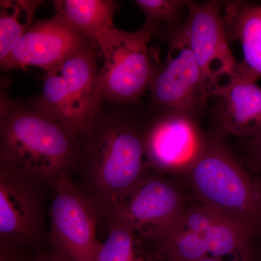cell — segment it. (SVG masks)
Returning a JSON list of instances; mask_svg holds the SVG:
<instances>
[{"label":"cell","mask_w":261,"mask_h":261,"mask_svg":"<svg viewBox=\"0 0 261 261\" xmlns=\"http://www.w3.org/2000/svg\"><path fill=\"white\" fill-rule=\"evenodd\" d=\"M152 117L140 102H103L94 121L80 136L73 173L80 177L79 187L95 206L99 217L150 172L145 142Z\"/></svg>","instance_id":"6da1fadb"},{"label":"cell","mask_w":261,"mask_h":261,"mask_svg":"<svg viewBox=\"0 0 261 261\" xmlns=\"http://www.w3.org/2000/svg\"><path fill=\"white\" fill-rule=\"evenodd\" d=\"M80 145L74 130L44 114L30 100L13 99L2 89L0 165L51 187L62 177H71Z\"/></svg>","instance_id":"7a4b0ae2"},{"label":"cell","mask_w":261,"mask_h":261,"mask_svg":"<svg viewBox=\"0 0 261 261\" xmlns=\"http://www.w3.org/2000/svg\"><path fill=\"white\" fill-rule=\"evenodd\" d=\"M182 176L197 202L238 224L252 238L261 233V180L247 171L224 137L207 135L200 157Z\"/></svg>","instance_id":"3957f363"},{"label":"cell","mask_w":261,"mask_h":261,"mask_svg":"<svg viewBox=\"0 0 261 261\" xmlns=\"http://www.w3.org/2000/svg\"><path fill=\"white\" fill-rule=\"evenodd\" d=\"M99 48L81 51L46 72L42 92L30 99L44 114L82 135L103 101L99 87Z\"/></svg>","instance_id":"277c9868"},{"label":"cell","mask_w":261,"mask_h":261,"mask_svg":"<svg viewBox=\"0 0 261 261\" xmlns=\"http://www.w3.org/2000/svg\"><path fill=\"white\" fill-rule=\"evenodd\" d=\"M153 29L144 23L139 30L115 29L98 44L103 58L99 87L103 102L118 105L140 102L149 90L159 62L149 47Z\"/></svg>","instance_id":"5b68a950"},{"label":"cell","mask_w":261,"mask_h":261,"mask_svg":"<svg viewBox=\"0 0 261 261\" xmlns=\"http://www.w3.org/2000/svg\"><path fill=\"white\" fill-rule=\"evenodd\" d=\"M168 42L167 57L156 66L149 85V112L155 116L187 113L197 116L207 107L211 91L190 47L185 27Z\"/></svg>","instance_id":"8992f818"},{"label":"cell","mask_w":261,"mask_h":261,"mask_svg":"<svg viewBox=\"0 0 261 261\" xmlns=\"http://www.w3.org/2000/svg\"><path fill=\"white\" fill-rule=\"evenodd\" d=\"M187 207L185 195L174 182L150 171L99 219L121 220L146 241L158 245L179 224Z\"/></svg>","instance_id":"52a82bcc"},{"label":"cell","mask_w":261,"mask_h":261,"mask_svg":"<svg viewBox=\"0 0 261 261\" xmlns=\"http://www.w3.org/2000/svg\"><path fill=\"white\" fill-rule=\"evenodd\" d=\"M51 187V250L73 261H96L101 242L95 206L71 177H62Z\"/></svg>","instance_id":"ba28073f"},{"label":"cell","mask_w":261,"mask_h":261,"mask_svg":"<svg viewBox=\"0 0 261 261\" xmlns=\"http://www.w3.org/2000/svg\"><path fill=\"white\" fill-rule=\"evenodd\" d=\"M41 184L30 175L0 165L1 252H18L37 243L44 225Z\"/></svg>","instance_id":"9c48e42d"},{"label":"cell","mask_w":261,"mask_h":261,"mask_svg":"<svg viewBox=\"0 0 261 261\" xmlns=\"http://www.w3.org/2000/svg\"><path fill=\"white\" fill-rule=\"evenodd\" d=\"M93 47L97 46L87 36L56 13L33 24L0 66L3 70L34 66L47 72Z\"/></svg>","instance_id":"30bf717a"},{"label":"cell","mask_w":261,"mask_h":261,"mask_svg":"<svg viewBox=\"0 0 261 261\" xmlns=\"http://www.w3.org/2000/svg\"><path fill=\"white\" fill-rule=\"evenodd\" d=\"M224 3L189 2L186 32L189 44L212 93L218 86L238 75L239 63L229 47L222 19Z\"/></svg>","instance_id":"8fae6325"},{"label":"cell","mask_w":261,"mask_h":261,"mask_svg":"<svg viewBox=\"0 0 261 261\" xmlns=\"http://www.w3.org/2000/svg\"><path fill=\"white\" fill-rule=\"evenodd\" d=\"M207 137L193 115H153L146 135L149 169L183 175L200 157Z\"/></svg>","instance_id":"7c38bea8"},{"label":"cell","mask_w":261,"mask_h":261,"mask_svg":"<svg viewBox=\"0 0 261 261\" xmlns=\"http://www.w3.org/2000/svg\"><path fill=\"white\" fill-rule=\"evenodd\" d=\"M211 97L220 102L214 133L247 139L261 135V89L255 81L238 75L216 87Z\"/></svg>","instance_id":"4fadbf2b"},{"label":"cell","mask_w":261,"mask_h":261,"mask_svg":"<svg viewBox=\"0 0 261 261\" xmlns=\"http://www.w3.org/2000/svg\"><path fill=\"white\" fill-rule=\"evenodd\" d=\"M178 226L197 233L207 245L210 257H233L251 252L253 238L250 233L200 202L187 205Z\"/></svg>","instance_id":"5bb4252c"},{"label":"cell","mask_w":261,"mask_h":261,"mask_svg":"<svg viewBox=\"0 0 261 261\" xmlns=\"http://www.w3.org/2000/svg\"><path fill=\"white\" fill-rule=\"evenodd\" d=\"M222 13L229 42H238L243 60L238 75L256 82L261 78V5L247 1L224 3Z\"/></svg>","instance_id":"9a60e30c"},{"label":"cell","mask_w":261,"mask_h":261,"mask_svg":"<svg viewBox=\"0 0 261 261\" xmlns=\"http://www.w3.org/2000/svg\"><path fill=\"white\" fill-rule=\"evenodd\" d=\"M56 13L64 17L98 47L108 34L116 29L115 14L121 8L113 0H56Z\"/></svg>","instance_id":"2e32d148"},{"label":"cell","mask_w":261,"mask_h":261,"mask_svg":"<svg viewBox=\"0 0 261 261\" xmlns=\"http://www.w3.org/2000/svg\"><path fill=\"white\" fill-rule=\"evenodd\" d=\"M102 219L108 234L100 244L96 261H163L159 250H152L149 242L126 223L113 217Z\"/></svg>","instance_id":"e0dca14e"},{"label":"cell","mask_w":261,"mask_h":261,"mask_svg":"<svg viewBox=\"0 0 261 261\" xmlns=\"http://www.w3.org/2000/svg\"><path fill=\"white\" fill-rule=\"evenodd\" d=\"M41 0L0 1V61L7 58L33 25Z\"/></svg>","instance_id":"ac0fdd59"},{"label":"cell","mask_w":261,"mask_h":261,"mask_svg":"<svg viewBox=\"0 0 261 261\" xmlns=\"http://www.w3.org/2000/svg\"><path fill=\"white\" fill-rule=\"evenodd\" d=\"M190 1L185 0H137L135 4L145 15V24L153 29L154 35L169 40L185 27L184 10Z\"/></svg>","instance_id":"d6986e66"},{"label":"cell","mask_w":261,"mask_h":261,"mask_svg":"<svg viewBox=\"0 0 261 261\" xmlns=\"http://www.w3.org/2000/svg\"><path fill=\"white\" fill-rule=\"evenodd\" d=\"M247 148L250 162L261 171V135L247 139Z\"/></svg>","instance_id":"ffe728a7"},{"label":"cell","mask_w":261,"mask_h":261,"mask_svg":"<svg viewBox=\"0 0 261 261\" xmlns=\"http://www.w3.org/2000/svg\"><path fill=\"white\" fill-rule=\"evenodd\" d=\"M20 261H73L70 259L68 258L61 255V254L58 253V252L50 250L49 252H40L37 254L35 256L32 257V259L28 260H23L20 258Z\"/></svg>","instance_id":"44dd1931"},{"label":"cell","mask_w":261,"mask_h":261,"mask_svg":"<svg viewBox=\"0 0 261 261\" xmlns=\"http://www.w3.org/2000/svg\"><path fill=\"white\" fill-rule=\"evenodd\" d=\"M197 261H254L252 252L228 257H206Z\"/></svg>","instance_id":"7402d4cb"},{"label":"cell","mask_w":261,"mask_h":261,"mask_svg":"<svg viewBox=\"0 0 261 261\" xmlns=\"http://www.w3.org/2000/svg\"><path fill=\"white\" fill-rule=\"evenodd\" d=\"M18 252H1L0 261H20Z\"/></svg>","instance_id":"603a6c76"}]
</instances>
